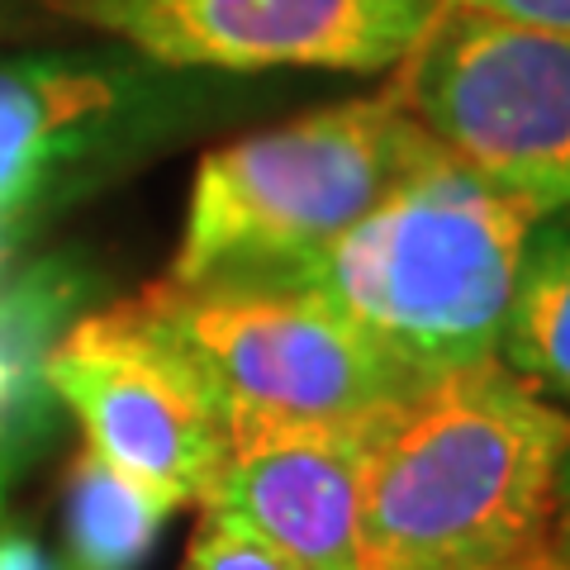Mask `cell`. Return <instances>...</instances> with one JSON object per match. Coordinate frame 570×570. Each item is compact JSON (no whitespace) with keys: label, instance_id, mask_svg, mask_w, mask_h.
Returning <instances> with one entry per match:
<instances>
[{"label":"cell","instance_id":"ba28073f","mask_svg":"<svg viewBox=\"0 0 570 570\" xmlns=\"http://www.w3.org/2000/svg\"><path fill=\"white\" fill-rule=\"evenodd\" d=\"M48 395L71 409L86 448L176 513L195 504L224 466L228 423L200 381L110 305L77 318L43 362Z\"/></svg>","mask_w":570,"mask_h":570},{"label":"cell","instance_id":"4fadbf2b","mask_svg":"<svg viewBox=\"0 0 570 570\" xmlns=\"http://www.w3.org/2000/svg\"><path fill=\"white\" fill-rule=\"evenodd\" d=\"M181 570H299V566L285 561L276 547H266L247 528L219 519V513H200Z\"/></svg>","mask_w":570,"mask_h":570},{"label":"cell","instance_id":"2e32d148","mask_svg":"<svg viewBox=\"0 0 570 570\" xmlns=\"http://www.w3.org/2000/svg\"><path fill=\"white\" fill-rule=\"evenodd\" d=\"M557 547L570 557V452H566V466H561V509H557Z\"/></svg>","mask_w":570,"mask_h":570},{"label":"cell","instance_id":"6da1fadb","mask_svg":"<svg viewBox=\"0 0 570 570\" xmlns=\"http://www.w3.org/2000/svg\"><path fill=\"white\" fill-rule=\"evenodd\" d=\"M570 409L499 362L356 419V570H499L557 547Z\"/></svg>","mask_w":570,"mask_h":570},{"label":"cell","instance_id":"7a4b0ae2","mask_svg":"<svg viewBox=\"0 0 570 570\" xmlns=\"http://www.w3.org/2000/svg\"><path fill=\"white\" fill-rule=\"evenodd\" d=\"M542 219L557 214L438 148L343 238L262 281L305 285L414 376H442L499 356Z\"/></svg>","mask_w":570,"mask_h":570},{"label":"cell","instance_id":"ac0fdd59","mask_svg":"<svg viewBox=\"0 0 570 570\" xmlns=\"http://www.w3.org/2000/svg\"><path fill=\"white\" fill-rule=\"evenodd\" d=\"M14 243H20V228H10L6 219H0V262L10 257V247H14Z\"/></svg>","mask_w":570,"mask_h":570},{"label":"cell","instance_id":"e0dca14e","mask_svg":"<svg viewBox=\"0 0 570 570\" xmlns=\"http://www.w3.org/2000/svg\"><path fill=\"white\" fill-rule=\"evenodd\" d=\"M499 570H570V557H566L561 547H547V551H538V557L513 561V566H499Z\"/></svg>","mask_w":570,"mask_h":570},{"label":"cell","instance_id":"3957f363","mask_svg":"<svg viewBox=\"0 0 570 570\" xmlns=\"http://www.w3.org/2000/svg\"><path fill=\"white\" fill-rule=\"evenodd\" d=\"M438 153L400 86L295 115L200 157L167 281L281 276L366 219Z\"/></svg>","mask_w":570,"mask_h":570},{"label":"cell","instance_id":"5bb4252c","mask_svg":"<svg viewBox=\"0 0 570 570\" xmlns=\"http://www.w3.org/2000/svg\"><path fill=\"white\" fill-rule=\"evenodd\" d=\"M438 6H456V10L494 14V20H513V24L570 33V0H438Z\"/></svg>","mask_w":570,"mask_h":570},{"label":"cell","instance_id":"8fae6325","mask_svg":"<svg viewBox=\"0 0 570 570\" xmlns=\"http://www.w3.org/2000/svg\"><path fill=\"white\" fill-rule=\"evenodd\" d=\"M77 295L81 281L62 262L29 266L0 285V456L39 433L48 400L43 362Z\"/></svg>","mask_w":570,"mask_h":570},{"label":"cell","instance_id":"8992f818","mask_svg":"<svg viewBox=\"0 0 570 570\" xmlns=\"http://www.w3.org/2000/svg\"><path fill=\"white\" fill-rule=\"evenodd\" d=\"M205 110V81L138 52H0V219L24 228Z\"/></svg>","mask_w":570,"mask_h":570},{"label":"cell","instance_id":"52a82bcc","mask_svg":"<svg viewBox=\"0 0 570 570\" xmlns=\"http://www.w3.org/2000/svg\"><path fill=\"white\" fill-rule=\"evenodd\" d=\"M167 71L257 77L343 71L395 77L433 24L438 0H39Z\"/></svg>","mask_w":570,"mask_h":570},{"label":"cell","instance_id":"30bf717a","mask_svg":"<svg viewBox=\"0 0 570 570\" xmlns=\"http://www.w3.org/2000/svg\"><path fill=\"white\" fill-rule=\"evenodd\" d=\"M499 362L542 400L570 409V228L538 224L509 299Z\"/></svg>","mask_w":570,"mask_h":570},{"label":"cell","instance_id":"9a60e30c","mask_svg":"<svg viewBox=\"0 0 570 570\" xmlns=\"http://www.w3.org/2000/svg\"><path fill=\"white\" fill-rule=\"evenodd\" d=\"M0 570H52V566L24 538H6L0 542Z\"/></svg>","mask_w":570,"mask_h":570},{"label":"cell","instance_id":"7c38bea8","mask_svg":"<svg viewBox=\"0 0 570 570\" xmlns=\"http://www.w3.org/2000/svg\"><path fill=\"white\" fill-rule=\"evenodd\" d=\"M67 570H138L171 519L129 475L86 448L67 466Z\"/></svg>","mask_w":570,"mask_h":570},{"label":"cell","instance_id":"9c48e42d","mask_svg":"<svg viewBox=\"0 0 570 570\" xmlns=\"http://www.w3.org/2000/svg\"><path fill=\"white\" fill-rule=\"evenodd\" d=\"M200 513L247 528L299 570H356V423L234 428Z\"/></svg>","mask_w":570,"mask_h":570},{"label":"cell","instance_id":"5b68a950","mask_svg":"<svg viewBox=\"0 0 570 570\" xmlns=\"http://www.w3.org/2000/svg\"><path fill=\"white\" fill-rule=\"evenodd\" d=\"M390 81L456 163L542 214L570 209V33L438 6Z\"/></svg>","mask_w":570,"mask_h":570},{"label":"cell","instance_id":"277c9868","mask_svg":"<svg viewBox=\"0 0 570 570\" xmlns=\"http://www.w3.org/2000/svg\"><path fill=\"white\" fill-rule=\"evenodd\" d=\"M234 428L356 423L428 376L362 337L328 299L291 281H153L119 299Z\"/></svg>","mask_w":570,"mask_h":570}]
</instances>
